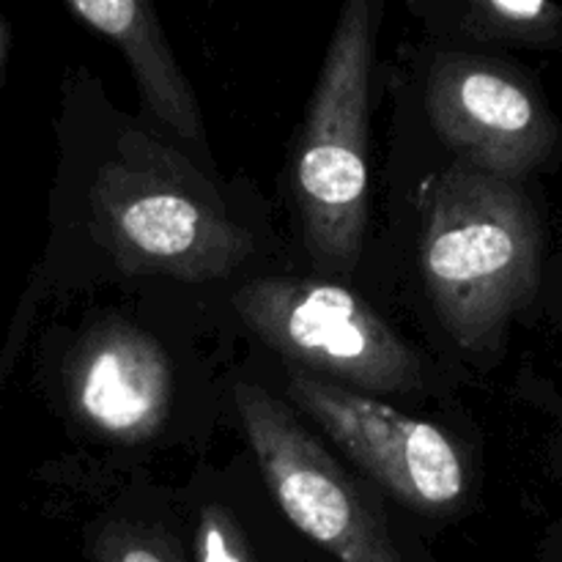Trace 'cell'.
Listing matches in <instances>:
<instances>
[{"instance_id": "6da1fadb", "label": "cell", "mask_w": 562, "mask_h": 562, "mask_svg": "<svg viewBox=\"0 0 562 562\" xmlns=\"http://www.w3.org/2000/svg\"><path fill=\"white\" fill-rule=\"evenodd\" d=\"M91 228L126 274L181 283L228 278L252 252L212 181L187 157L143 132H121L88 190Z\"/></svg>"}, {"instance_id": "7a4b0ae2", "label": "cell", "mask_w": 562, "mask_h": 562, "mask_svg": "<svg viewBox=\"0 0 562 562\" xmlns=\"http://www.w3.org/2000/svg\"><path fill=\"white\" fill-rule=\"evenodd\" d=\"M382 5L349 0L307 104L294 159L302 241L318 272L349 278L368 231V86Z\"/></svg>"}, {"instance_id": "3957f363", "label": "cell", "mask_w": 562, "mask_h": 562, "mask_svg": "<svg viewBox=\"0 0 562 562\" xmlns=\"http://www.w3.org/2000/svg\"><path fill=\"white\" fill-rule=\"evenodd\" d=\"M241 322L305 373L368 393H420L417 351L333 280L258 278L234 294Z\"/></svg>"}, {"instance_id": "277c9868", "label": "cell", "mask_w": 562, "mask_h": 562, "mask_svg": "<svg viewBox=\"0 0 562 562\" xmlns=\"http://www.w3.org/2000/svg\"><path fill=\"white\" fill-rule=\"evenodd\" d=\"M420 267L434 311L461 344L494 327L525 267L514 201L486 170L459 159L431 181Z\"/></svg>"}, {"instance_id": "5b68a950", "label": "cell", "mask_w": 562, "mask_h": 562, "mask_svg": "<svg viewBox=\"0 0 562 562\" xmlns=\"http://www.w3.org/2000/svg\"><path fill=\"white\" fill-rule=\"evenodd\" d=\"M234 401L269 492L296 530L338 562H406L379 505L289 406L256 384H236Z\"/></svg>"}, {"instance_id": "8992f818", "label": "cell", "mask_w": 562, "mask_h": 562, "mask_svg": "<svg viewBox=\"0 0 562 562\" xmlns=\"http://www.w3.org/2000/svg\"><path fill=\"white\" fill-rule=\"evenodd\" d=\"M289 395L406 508L439 516L464 499V459L448 434L431 423L401 415L382 401L300 368L289 373Z\"/></svg>"}, {"instance_id": "52a82bcc", "label": "cell", "mask_w": 562, "mask_h": 562, "mask_svg": "<svg viewBox=\"0 0 562 562\" xmlns=\"http://www.w3.org/2000/svg\"><path fill=\"white\" fill-rule=\"evenodd\" d=\"M66 398L77 420L97 437L121 445L148 442L173 406V366L146 329L104 318L71 349Z\"/></svg>"}, {"instance_id": "ba28073f", "label": "cell", "mask_w": 562, "mask_h": 562, "mask_svg": "<svg viewBox=\"0 0 562 562\" xmlns=\"http://www.w3.org/2000/svg\"><path fill=\"white\" fill-rule=\"evenodd\" d=\"M426 108L434 132L470 165L510 162L519 143L536 132L530 93L492 64L467 55L442 53L431 60Z\"/></svg>"}, {"instance_id": "9c48e42d", "label": "cell", "mask_w": 562, "mask_h": 562, "mask_svg": "<svg viewBox=\"0 0 562 562\" xmlns=\"http://www.w3.org/2000/svg\"><path fill=\"white\" fill-rule=\"evenodd\" d=\"M69 11L124 53L143 104L187 143L206 148L195 91L176 64L154 5L140 0H69Z\"/></svg>"}, {"instance_id": "30bf717a", "label": "cell", "mask_w": 562, "mask_h": 562, "mask_svg": "<svg viewBox=\"0 0 562 562\" xmlns=\"http://www.w3.org/2000/svg\"><path fill=\"white\" fill-rule=\"evenodd\" d=\"M93 562H181L179 547L165 532L130 521H108L91 541Z\"/></svg>"}, {"instance_id": "8fae6325", "label": "cell", "mask_w": 562, "mask_h": 562, "mask_svg": "<svg viewBox=\"0 0 562 562\" xmlns=\"http://www.w3.org/2000/svg\"><path fill=\"white\" fill-rule=\"evenodd\" d=\"M195 562H252L234 516L220 505H206L198 519Z\"/></svg>"}, {"instance_id": "7c38bea8", "label": "cell", "mask_w": 562, "mask_h": 562, "mask_svg": "<svg viewBox=\"0 0 562 562\" xmlns=\"http://www.w3.org/2000/svg\"><path fill=\"white\" fill-rule=\"evenodd\" d=\"M9 44H11V27L9 22H5V16L0 14V80H3L5 58H9Z\"/></svg>"}]
</instances>
